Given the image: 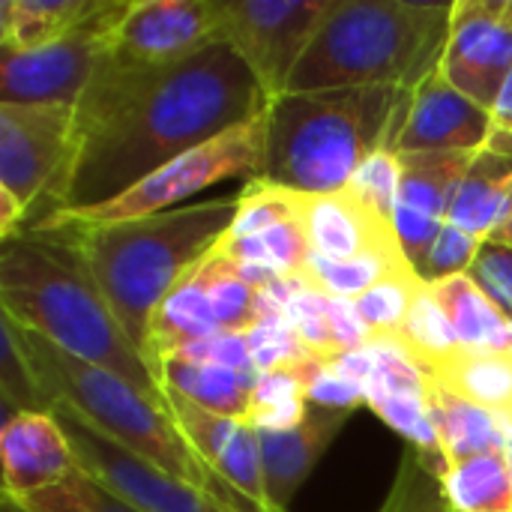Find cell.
<instances>
[{"label":"cell","instance_id":"1","mask_svg":"<svg viewBox=\"0 0 512 512\" xmlns=\"http://www.w3.org/2000/svg\"><path fill=\"white\" fill-rule=\"evenodd\" d=\"M267 105L255 75L225 42L168 66H132L105 54L75 102L72 159L30 210L24 231L57 213L114 201L171 159L255 120Z\"/></svg>","mask_w":512,"mask_h":512},{"label":"cell","instance_id":"2","mask_svg":"<svg viewBox=\"0 0 512 512\" xmlns=\"http://www.w3.org/2000/svg\"><path fill=\"white\" fill-rule=\"evenodd\" d=\"M240 192L186 204L168 213L108 222L27 231L51 240L99 291L129 342L144 357L147 330L168 291L207 258L231 231Z\"/></svg>","mask_w":512,"mask_h":512},{"label":"cell","instance_id":"3","mask_svg":"<svg viewBox=\"0 0 512 512\" xmlns=\"http://www.w3.org/2000/svg\"><path fill=\"white\" fill-rule=\"evenodd\" d=\"M0 303L18 327L39 333L60 351L108 369L165 402V390L141 351L129 342L99 291L72 258L39 234H18L0 252Z\"/></svg>","mask_w":512,"mask_h":512},{"label":"cell","instance_id":"4","mask_svg":"<svg viewBox=\"0 0 512 512\" xmlns=\"http://www.w3.org/2000/svg\"><path fill=\"white\" fill-rule=\"evenodd\" d=\"M405 90L393 84L282 93L264 111L258 180L303 195H336L381 147Z\"/></svg>","mask_w":512,"mask_h":512},{"label":"cell","instance_id":"5","mask_svg":"<svg viewBox=\"0 0 512 512\" xmlns=\"http://www.w3.org/2000/svg\"><path fill=\"white\" fill-rule=\"evenodd\" d=\"M453 3L336 0L306 48L288 93L393 84L417 90L438 72Z\"/></svg>","mask_w":512,"mask_h":512},{"label":"cell","instance_id":"6","mask_svg":"<svg viewBox=\"0 0 512 512\" xmlns=\"http://www.w3.org/2000/svg\"><path fill=\"white\" fill-rule=\"evenodd\" d=\"M15 336H18V345L39 381V387L48 396L51 408H54V402L75 408L90 426H96L102 435H108L114 444H120L132 456L219 498L222 504H228L234 510L249 512L240 504L237 495H231L207 471V465L198 459V453L183 438L168 405L150 399L147 393H141L120 375L60 351L57 345H51L48 339H42L33 330H24L15 324Z\"/></svg>","mask_w":512,"mask_h":512},{"label":"cell","instance_id":"7","mask_svg":"<svg viewBox=\"0 0 512 512\" xmlns=\"http://www.w3.org/2000/svg\"><path fill=\"white\" fill-rule=\"evenodd\" d=\"M264 132H267V120H264V114H258L255 120L240 123V126L198 144L195 150L171 159L168 165H162L159 171H153L150 177H144L141 183H135L114 201L90 207V210H78V213H57V216L45 219L42 225H36L33 231H54L63 225H108V222L144 219V216L177 210L192 195L213 189L219 183H228V180L249 183L258 177V165H261V153H264Z\"/></svg>","mask_w":512,"mask_h":512},{"label":"cell","instance_id":"8","mask_svg":"<svg viewBox=\"0 0 512 512\" xmlns=\"http://www.w3.org/2000/svg\"><path fill=\"white\" fill-rule=\"evenodd\" d=\"M135 0H102V6L63 39L36 51L0 48V102L9 105H75Z\"/></svg>","mask_w":512,"mask_h":512},{"label":"cell","instance_id":"9","mask_svg":"<svg viewBox=\"0 0 512 512\" xmlns=\"http://www.w3.org/2000/svg\"><path fill=\"white\" fill-rule=\"evenodd\" d=\"M333 6L336 0H219L222 42L273 102L288 93L291 75Z\"/></svg>","mask_w":512,"mask_h":512},{"label":"cell","instance_id":"10","mask_svg":"<svg viewBox=\"0 0 512 512\" xmlns=\"http://www.w3.org/2000/svg\"><path fill=\"white\" fill-rule=\"evenodd\" d=\"M51 414L57 417L78 468L105 492L120 498L138 512H240L219 498L159 471L156 465L132 456L96 426H90L75 408L54 402Z\"/></svg>","mask_w":512,"mask_h":512},{"label":"cell","instance_id":"11","mask_svg":"<svg viewBox=\"0 0 512 512\" xmlns=\"http://www.w3.org/2000/svg\"><path fill=\"white\" fill-rule=\"evenodd\" d=\"M75 150V105L0 102V189L15 195L27 216L60 180Z\"/></svg>","mask_w":512,"mask_h":512},{"label":"cell","instance_id":"12","mask_svg":"<svg viewBox=\"0 0 512 512\" xmlns=\"http://www.w3.org/2000/svg\"><path fill=\"white\" fill-rule=\"evenodd\" d=\"M477 150H438V153H399V198H396V237L420 276L441 228L447 225L450 204L474 162Z\"/></svg>","mask_w":512,"mask_h":512},{"label":"cell","instance_id":"13","mask_svg":"<svg viewBox=\"0 0 512 512\" xmlns=\"http://www.w3.org/2000/svg\"><path fill=\"white\" fill-rule=\"evenodd\" d=\"M510 0L453 3L450 39L438 72L468 99L492 111L512 69V27L504 21Z\"/></svg>","mask_w":512,"mask_h":512},{"label":"cell","instance_id":"14","mask_svg":"<svg viewBox=\"0 0 512 512\" xmlns=\"http://www.w3.org/2000/svg\"><path fill=\"white\" fill-rule=\"evenodd\" d=\"M216 42L219 0H135L108 54L132 66H168Z\"/></svg>","mask_w":512,"mask_h":512},{"label":"cell","instance_id":"15","mask_svg":"<svg viewBox=\"0 0 512 512\" xmlns=\"http://www.w3.org/2000/svg\"><path fill=\"white\" fill-rule=\"evenodd\" d=\"M165 402L171 417L177 420L183 438L207 465V471L252 512H270L264 465L258 435L246 420L225 417L195 405L177 390H165Z\"/></svg>","mask_w":512,"mask_h":512},{"label":"cell","instance_id":"16","mask_svg":"<svg viewBox=\"0 0 512 512\" xmlns=\"http://www.w3.org/2000/svg\"><path fill=\"white\" fill-rule=\"evenodd\" d=\"M492 129V114L483 105L456 90L441 72H432L411 90L393 153L483 150Z\"/></svg>","mask_w":512,"mask_h":512},{"label":"cell","instance_id":"17","mask_svg":"<svg viewBox=\"0 0 512 512\" xmlns=\"http://www.w3.org/2000/svg\"><path fill=\"white\" fill-rule=\"evenodd\" d=\"M3 495L21 501L78 471L75 453L51 411H18L0 429Z\"/></svg>","mask_w":512,"mask_h":512},{"label":"cell","instance_id":"18","mask_svg":"<svg viewBox=\"0 0 512 512\" xmlns=\"http://www.w3.org/2000/svg\"><path fill=\"white\" fill-rule=\"evenodd\" d=\"M309 249L330 261H354L366 255H405L396 225L381 219L348 189L336 195H309L306 204Z\"/></svg>","mask_w":512,"mask_h":512},{"label":"cell","instance_id":"19","mask_svg":"<svg viewBox=\"0 0 512 512\" xmlns=\"http://www.w3.org/2000/svg\"><path fill=\"white\" fill-rule=\"evenodd\" d=\"M351 417H354L351 411H330V408L309 405V417L300 429L255 432L258 447H261L270 512H288L294 495L300 492L312 468L321 462V456L339 438V432L345 429Z\"/></svg>","mask_w":512,"mask_h":512},{"label":"cell","instance_id":"20","mask_svg":"<svg viewBox=\"0 0 512 512\" xmlns=\"http://www.w3.org/2000/svg\"><path fill=\"white\" fill-rule=\"evenodd\" d=\"M210 273H213V258L207 255L156 306L144 342V360L153 375L171 351L219 333V324L210 309Z\"/></svg>","mask_w":512,"mask_h":512},{"label":"cell","instance_id":"21","mask_svg":"<svg viewBox=\"0 0 512 512\" xmlns=\"http://www.w3.org/2000/svg\"><path fill=\"white\" fill-rule=\"evenodd\" d=\"M512 204V153L483 147L477 150L453 204L447 222L465 228L468 234L489 240L504 222Z\"/></svg>","mask_w":512,"mask_h":512},{"label":"cell","instance_id":"22","mask_svg":"<svg viewBox=\"0 0 512 512\" xmlns=\"http://www.w3.org/2000/svg\"><path fill=\"white\" fill-rule=\"evenodd\" d=\"M429 411H432V423L441 441L444 468L453 462L474 459V456L504 453L507 435H504L501 414H492L474 405L471 399L447 390L438 381H432L429 387Z\"/></svg>","mask_w":512,"mask_h":512},{"label":"cell","instance_id":"23","mask_svg":"<svg viewBox=\"0 0 512 512\" xmlns=\"http://www.w3.org/2000/svg\"><path fill=\"white\" fill-rule=\"evenodd\" d=\"M102 0H0V48L36 51L87 21Z\"/></svg>","mask_w":512,"mask_h":512},{"label":"cell","instance_id":"24","mask_svg":"<svg viewBox=\"0 0 512 512\" xmlns=\"http://www.w3.org/2000/svg\"><path fill=\"white\" fill-rule=\"evenodd\" d=\"M429 291L444 306L462 348L507 351V318L468 273L432 282Z\"/></svg>","mask_w":512,"mask_h":512},{"label":"cell","instance_id":"25","mask_svg":"<svg viewBox=\"0 0 512 512\" xmlns=\"http://www.w3.org/2000/svg\"><path fill=\"white\" fill-rule=\"evenodd\" d=\"M156 378L162 390H177L195 405L225 414V417H237V420L249 414L252 390L258 381V375H243V372L207 366V363H183V360H165Z\"/></svg>","mask_w":512,"mask_h":512},{"label":"cell","instance_id":"26","mask_svg":"<svg viewBox=\"0 0 512 512\" xmlns=\"http://www.w3.org/2000/svg\"><path fill=\"white\" fill-rule=\"evenodd\" d=\"M447 390L471 399L492 414H510L512 408V354L510 351H471L459 348L435 378Z\"/></svg>","mask_w":512,"mask_h":512},{"label":"cell","instance_id":"27","mask_svg":"<svg viewBox=\"0 0 512 512\" xmlns=\"http://www.w3.org/2000/svg\"><path fill=\"white\" fill-rule=\"evenodd\" d=\"M381 339H390L429 378H435V372L462 348L453 327H450L444 306L435 300L429 285L420 288L405 324L393 336H381Z\"/></svg>","mask_w":512,"mask_h":512},{"label":"cell","instance_id":"28","mask_svg":"<svg viewBox=\"0 0 512 512\" xmlns=\"http://www.w3.org/2000/svg\"><path fill=\"white\" fill-rule=\"evenodd\" d=\"M438 477L456 512H512V483L504 453L453 462Z\"/></svg>","mask_w":512,"mask_h":512},{"label":"cell","instance_id":"29","mask_svg":"<svg viewBox=\"0 0 512 512\" xmlns=\"http://www.w3.org/2000/svg\"><path fill=\"white\" fill-rule=\"evenodd\" d=\"M219 252L231 258L234 264L261 267L276 276H297L306 270L309 252H312L309 234H306V216L264 228L249 237H225L219 243Z\"/></svg>","mask_w":512,"mask_h":512},{"label":"cell","instance_id":"30","mask_svg":"<svg viewBox=\"0 0 512 512\" xmlns=\"http://www.w3.org/2000/svg\"><path fill=\"white\" fill-rule=\"evenodd\" d=\"M402 270H414L405 255H366V258H354V261H330V258L309 252L303 276L315 291H321L327 297L357 300Z\"/></svg>","mask_w":512,"mask_h":512},{"label":"cell","instance_id":"31","mask_svg":"<svg viewBox=\"0 0 512 512\" xmlns=\"http://www.w3.org/2000/svg\"><path fill=\"white\" fill-rule=\"evenodd\" d=\"M306 204H309V195L285 189V186H273V183L255 177L240 189V210L225 237H249L264 228L303 219Z\"/></svg>","mask_w":512,"mask_h":512},{"label":"cell","instance_id":"32","mask_svg":"<svg viewBox=\"0 0 512 512\" xmlns=\"http://www.w3.org/2000/svg\"><path fill=\"white\" fill-rule=\"evenodd\" d=\"M213 273H210V309L219 324V330L249 333L261 315H258V288H252L231 261L219 252V246L210 252Z\"/></svg>","mask_w":512,"mask_h":512},{"label":"cell","instance_id":"33","mask_svg":"<svg viewBox=\"0 0 512 512\" xmlns=\"http://www.w3.org/2000/svg\"><path fill=\"white\" fill-rule=\"evenodd\" d=\"M0 396H3V417L18 411H51V402L18 345L15 324L6 315L0 330Z\"/></svg>","mask_w":512,"mask_h":512},{"label":"cell","instance_id":"34","mask_svg":"<svg viewBox=\"0 0 512 512\" xmlns=\"http://www.w3.org/2000/svg\"><path fill=\"white\" fill-rule=\"evenodd\" d=\"M423 285L426 282L414 270H402V273L384 279L381 285H375L372 291H366L363 297L354 300L360 318L366 321V327L372 330L375 339L393 336L405 324V318H408Z\"/></svg>","mask_w":512,"mask_h":512},{"label":"cell","instance_id":"35","mask_svg":"<svg viewBox=\"0 0 512 512\" xmlns=\"http://www.w3.org/2000/svg\"><path fill=\"white\" fill-rule=\"evenodd\" d=\"M15 504L27 512H138L120 498H114L111 492H105L102 486H96L81 468L63 483L33 492Z\"/></svg>","mask_w":512,"mask_h":512},{"label":"cell","instance_id":"36","mask_svg":"<svg viewBox=\"0 0 512 512\" xmlns=\"http://www.w3.org/2000/svg\"><path fill=\"white\" fill-rule=\"evenodd\" d=\"M381 512H456L450 507L441 477L432 465H426L417 453L402 459V468L396 474L393 492Z\"/></svg>","mask_w":512,"mask_h":512},{"label":"cell","instance_id":"37","mask_svg":"<svg viewBox=\"0 0 512 512\" xmlns=\"http://www.w3.org/2000/svg\"><path fill=\"white\" fill-rule=\"evenodd\" d=\"M285 321L312 357L330 363L333 357L342 354L336 339H333V330H330L327 294L315 291L309 282H303V288L285 306Z\"/></svg>","mask_w":512,"mask_h":512},{"label":"cell","instance_id":"38","mask_svg":"<svg viewBox=\"0 0 512 512\" xmlns=\"http://www.w3.org/2000/svg\"><path fill=\"white\" fill-rule=\"evenodd\" d=\"M357 201L375 210L381 219H396V198H399V153L381 147L375 150L348 180L345 186Z\"/></svg>","mask_w":512,"mask_h":512},{"label":"cell","instance_id":"39","mask_svg":"<svg viewBox=\"0 0 512 512\" xmlns=\"http://www.w3.org/2000/svg\"><path fill=\"white\" fill-rule=\"evenodd\" d=\"M483 243L486 240H480V237L468 234L465 228L447 222L441 228V234H438V240H435V246H432V252H429V258L423 264V270H420V279L426 285H432V282H441V279H453V276L471 273V267H474Z\"/></svg>","mask_w":512,"mask_h":512},{"label":"cell","instance_id":"40","mask_svg":"<svg viewBox=\"0 0 512 512\" xmlns=\"http://www.w3.org/2000/svg\"><path fill=\"white\" fill-rule=\"evenodd\" d=\"M246 336H249V351H252V363L258 375L312 360V354L303 348V342L294 336L285 318H264Z\"/></svg>","mask_w":512,"mask_h":512},{"label":"cell","instance_id":"41","mask_svg":"<svg viewBox=\"0 0 512 512\" xmlns=\"http://www.w3.org/2000/svg\"><path fill=\"white\" fill-rule=\"evenodd\" d=\"M165 360L207 363V366H222V369H234V372H243V375H258V369L252 363V351H249V336L246 333H234V330H219L213 336L195 339V342L171 351Z\"/></svg>","mask_w":512,"mask_h":512},{"label":"cell","instance_id":"42","mask_svg":"<svg viewBox=\"0 0 512 512\" xmlns=\"http://www.w3.org/2000/svg\"><path fill=\"white\" fill-rule=\"evenodd\" d=\"M468 276L504 312V318L512 321V246H498L486 240Z\"/></svg>","mask_w":512,"mask_h":512},{"label":"cell","instance_id":"43","mask_svg":"<svg viewBox=\"0 0 512 512\" xmlns=\"http://www.w3.org/2000/svg\"><path fill=\"white\" fill-rule=\"evenodd\" d=\"M309 405L315 408H330V411H357V408H369L366 390L348 378H342L339 372H333L327 363L321 366V372L315 375V381L306 390Z\"/></svg>","mask_w":512,"mask_h":512},{"label":"cell","instance_id":"44","mask_svg":"<svg viewBox=\"0 0 512 512\" xmlns=\"http://www.w3.org/2000/svg\"><path fill=\"white\" fill-rule=\"evenodd\" d=\"M327 315H330V330L333 339L339 345V351H360L366 345L375 342L372 330L366 327V321L357 312L354 300H342V297H327Z\"/></svg>","mask_w":512,"mask_h":512},{"label":"cell","instance_id":"45","mask_svg":"<svg viewBox=\"0 0 512 512\" xmlns=\"http://www.w3.org/2000/svg\"><path fill=\"white\" fill-rule=\"evenodd\" d=\"M492 126L495 129H504V132H512V69L510 75H507V81H504V87H501V93H498V99H495V105H492Z\"/></svg>","mask_w":512,"mask_h":512},{"label":"cell","instance_id":"46","mask_svg":"<svg viewBox=\"0 0 512 512\" xmlns=\"http://www.w3.org/2000/svg\"><path fill=\"white\" fill-rule=\"evenodd\" d=\"M489 243H498V246H512V204H510V213L504 216V222H501V225L492 231Z\"/></svg>","mask_w":512,"mask_h":512},{"label":"cell","instance_id":"47","mask_svg":"<svg viewBox=\"0 0 512 512\" xmlns=\"http://www.w3.org/2000/svg\"><path fill=\"white\" fill-rule=\"evenodd\" d=\"M0 512H27V510H24V507H18L12 498H6V495H3V498H0Z\"/></svg>","mask_w":512,"mask_h":512},{"label":"cell","instance_id":"48","mask_svg":"<svg viewBox=\"0 0 512 512\" xmlns=\"http://www.w3.org/2000/svg\"><path fill=\"white\" fill-rule=\"evenodd\" d=\"M504 462H507V471H510V483H512V441L504 447Z\"/></svg>","mask_w":512,"mask_h":512},{"label":"cell","instance_id":"49","mask_svg":"<svg viewBox=\"0 0 512 512\" xmlns=\"http://www.w3.org/2000/svg\"><path fill=\"white\" fill-rule=\"evenodd\" d=\"M507 351L512 354V321H507Z\"/></svg>","mask_w":512,"mask_h":512},{"label":"cell","instance_id":"50","mask_svg":"<svg viewBox=\"0 0 512 512\" xmlns=\"http://www.w3.org/2000/svg\"><path fill=\"white\" fill-rule=\"evenodd\" d=\"M510 417H512V408H510Z\"/></svg>","mask_w":512,"mask_h":512}]
</instances>
